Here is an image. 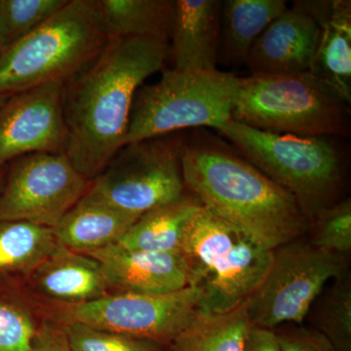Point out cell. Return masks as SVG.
<instances>
[{
    "label": "cell",
    "mask_w": 351,
    "mask_h": 351,
    "mask_svg": "<svg viewBox=\"0 0 351 351\" xmlns=\"http://www.w3.org/2000/svg\"><path fill=\"white\" fill-rule=\"evenodd\" d=\"M202 206L195 195L184 193L138 217L115 244L129 250L181 254L189 223Z\"/></svg>",
    "instance_id": "44dd1931"
},
{
    "label": "cell",
    "mask_w": 351,
    "mask_h": 351,
    "mask_svg": "<svg viewBox=\"0 0 351 351\" xmlns=\"http://www.w3.org/2000/svg\"><path fill=\"white\" fill-rule=\"evenodd\" d=\"M202 291L188 286L165 294L113 293L64 306V323L77 322L152 343H172L199 313Z\"/></svg>",
    "instance_id": "30bf717a"
},
{
    "label": "cell",
    "mask_w": 351,
    "mask_h": 351,
    "mask_svg": "<svg viewBox=\"0 0 351 351\" xmlns=\"http://www.w3.org/2000/svg\"><path fill=\"white\" fill-rule=\"evenodd\" d=\"M91 0H69L59 12L0 56V95L68 82L108 43Z\"/></svg>",
    "instance_id": "5b68a950"
},
{
    "label": "cell",
    "mask_w": 351,
    "mask_h": 351,
    "mask_svg": "<svg viewBox=\"0 0 351 351\" xmlns=\"http://www.w3.org/2000/svg\"><path fill=\"white\" fill-rule=\"evenodd\" d=\"M59 244L53 228L0 221V274H32Z\"/></svg>",
    "instance_id": "603a6c76"
},
{
    "label": "cell",
    "mask_w": 351,
    "mask_h": 351,
    "mask_svg": "<svg viewBox=\"0 0 351 351\" xmlns=\"http://www.w3.org/2000/svg\"><path fill=\"white\" fill-rule=\"evenodd\" d=\"M309 242L321 250L348 257L351 251V200L343 198L311 223Z\"/></svg>",
    "instance_id": "484cf974"
},
{
    "label": "cell",
    "mask_w": 351,
    "mask_h": 351,
    "mask_svg": "<svg viewBox=\"0 0 351 351\" xmlns=\"http://www.w3.org/2000/svg\"><path fill=\"white\" fill-rule=\"evenodd\" d=\"M32 274L39 292L68 304H84L110 294L101 263L60 242Z\"/></svg>",
    "instance_id": "e0dca14e"
},
{
    "label": "cell",
    "mask_w": 351,
    "mask_h": 351,
    "mask_svg": "<svg viewBox=\"0 0 351 351\" xmlns=\"http://www.w3.org/2000/svg\"><path fill=\"white\" fill-rule=\"evenodd\" d=\"M138 217L108 206L86 193L53 232L66 248L88 254L117 243Z\"/></svg>",
    "instance_id": "ac0fdd59"
},
{
    "label": "cell",
    "mask_w": 351,
    "mask_h": 351,
    "mask_svg": "<svg viewBox=\"0 0 351 351\" xmlns=\"http://www.w3.org/2000/svg\"><path fill=\"white\" fill-rule=\"evenodd\" d=\"M108 39L152 38L170 44L174 0H91Z\"/></svg>",
    "instance_id": "ffe728a7"
},
{
    "label": "cell",
    "mask_w": 351,
    "mask_h": 351,
    "mask_svg": "<svg viewBox=\"0 0 351 351\" xmlns=\"http://www.w3.org/2000/svg\"><path fill=\"white\" fill-rule=\"evenodd\" d=\"M4 50H5V48H4L3 43H2L1 36H0V56H1L2 53H3Z\"/></svg>",
    "instance_id": "1f68e13d"
},
{
    "label": "cell",
    "mask_w": 351,
    "mask_h": 351,
    "mask_svg": "<svg viewBox=\"0 0 351 351\" xmlns=\"http://www.w3.org/2000/svg\"><path fill=\"white\" fill-rule=\"evenodd\" d=\"M169 57L170 44L156 39H108L88 68L66 83V154L89 181L96 179L125 145L135 95Z\"/></svg>",
    "instance_id": "6da1fadb"
},
{
    "label": "cell",
    "mask_w": 351,
    "mask_h": 351,
    "mask_svg": "<svg viewBox=\"0 0 351 351\" xmlns=\"http://www.w3.org/2000/svg\"><path fill=\"white\" fill-rule=\"evenodd\" d=\"M252 326L248 302L225 313H198L172 341L173 351H243Z\"/></svg>",
    "instance_id": "7402d4cb"
},
{
    "label": "cell",
    "mask_w": 351,
    "mask_h": 351,
    "mask_svg": "<svg viewBox=\"0 0 351 351\" xmlns=\"http://www.w3.org/2000/svg\"><path fill=\"white\" fill-rule=\"evenodd\" d=\"M36 330L27 309L0 298V351H31Z\"/></svg>",
    "instance_id": "83f0119b"
},
{
    "label": "cell",
    "mask_w": 351,
    "mask_h": 351,
    "mask_svg": "<svg viewBox=\"0 0 351 351\" xmlns=\"http://www.w3.org/2000/svg\"><path fill=\"white\" fill-rule=\"evenodd\" d=\"M181 162L186 191L265 248L276 250L308 232L295 198L221 138L203 130L184 137Z\"/></svg>",
    "instance_id": "7a4b0ae2"
},
{
    "label": "cell",
    "mask_w": 351,
    "mask_h": 351,
    "mask_svg": "<svg viewBox=\"0 0 351 351\" xmlns=\"http://www.w3.org/2000/svg\"><path fill=\"white\" fill-rule=\"evenodd\" d=\"M0 176H1V175H0Z\"/></svg>",
    "instance_id": "836d02e7"
},
{
    "label": "cell",
    "mask_w": 351,
    "mask_h": 351,
    "mask_svg": "<svg viewBox=\"0 0 351 351\" xmlns=\"http://www.w3.org/2000/svg\"><path fill=\"white\" fill-rule=\"evenodd\" d=\"M320 27L309 73L351 103L350 0H301Z\"/></svg>",
    "instance_id": "9a60e30c"
},
{
    "label": "cell",
    "mask_w": 351,
    "mask_h": 351,
    "mask_svg": "<svg viewBox=\"0 0 351 351\" xmlns=\"http://www.w3.org/2000/svg\"><path fill=\"white\" fill-rule=\"evenodd\" d=\"M181 255L189 286L202 291L199 311L225 313L248 301L262 285L274 250L202 206L189 223Z\"/></svg>",
    "instance_id": "277c9868"
},
{
    "label": "cell",
    "mask_w": 351,
    "mask_h": 351,
    "mask_svg": "<svg viewBox=\"0 0 351 351\" xmlns=\"http://www.w3.org/2000/svg\"><path fill=\"white\" fill-rule=\"evenodd\" d=\"M69 0H0V36L4 48L38 29Z\"/></svg>",
    "instance_id": "d4e9b609"
},
{
    "label": "cell",
    "mask_w": 351,
    "mask_h": 351,
    "mask_svg": "<svg viewBox=\"0 0 351 351\" xmlns=\"http://www.w3.org/2000/svg\"><path fill=\"white\" fill-rule=\"evenodd\" d=\"M85 255L101 263L115 293L165 294L189 286L188 265L180 253L129 250L112 244Z\"/></svg>",
    "instance_id": "5bb4252c"
},
{
    "label": "cell",
    "mask_w": 351,
    "mask_h": 351,
    "mask_svg": "<svg viewBox=\"0 0 351 351\" xmlns=\"http://www.w3.org/2000/svg\"><path fill=\"white\" fill-rule=\"evenodd\" d=\"M184 137L158 136L122 147L87 191L108 206L136 216L186 193L181 154Z\"/></svg>",
    "instance_id": "ba28073f"
},
{
    "label": "cell",
    "mask_w": 351,
    "mask_h": 351,
    "mask_svg": "<svg viewBox=\"0 0 351 351\" xmlns=\"http://www.w3.org/2000/svg\"><path fill=\"white\" fill-rule=\"evenodd\" d=\"M348 257L321 250L306 240L278 247L269 274L247 301L252 326L302 325L321 291L348 272Z\"/></svg>",
    "instance_id": "9c48e42d"
},
{
    "label": "cell",
    "mask_w": 351,
    "mask_h": 351,
    "mask_svg": "<svg viewBox=\"0 0 351 351\" xmlns=\"http://www.w3.org/2000/svg\"><path fill=\"white\" fill-rule=\"evenodd\" d=\"M232 119L302 137H348L350 104L311 73L240 77Z\"/></svg>",
    "instance_id": "8992f818"
},
{
    "label": "cell",
    "mask_w": 351,
    "mask_h": 351,
    "mask_svg": "<svg viewBox=\"0 0 351 351\" xmlns=\"http://www.w3.org/2000/svg\"><path fill=\"white\" fill-rule=\"evenodd\" d=\"M243 351H281L276 330L251 326L245 339Z\"/></svg>",
    "instance_id": "4dcf8cb0"
},
{
    "label": "cell",
    "mask_w": 351,
    "mask_h": 351,
    "mask_svg": "<svg viewBox=\"0 0 351 351\" xmlns=\"http://www.w3.org/2000/svg\"><path fill=\"white\" fill-rule=\"evenodd\" d=\"M219 0H177L170 57L178 71H213L218 64Z\"/></svg>",
    "instance_id": "2e32d148"
},
{
    "label": "cell",
    "mask_w": 351,
    "mask_h": 351,
    "mask_svg": "<svg viewBox=\"0 0 351 351\" xmlns=\"http://www.w3.org/2000/svg\"><path fill=\"white\" fill-rule=\"evenodd\" d=\"M320 38V27L301 0L287 7L252 46L245 66L252 75L309 73Z\"/></svg>",
    "instance_id": "4fadbf2b"
},
{
    "label": "cell",
    "mask_w": 351,
    "mask_h": 351,
    "mask_svg": "<svg viewBox=\"0 0 351 351\" xmlns=\"http://www.w3.org/2000/svg\"><path fill=\"white\" fill-rule=\"evenodd\" d=\"M306 319L338 351H351V276L332 279L311 304Z\"/></svg>",
    "instance_id": "cb8c5ba5"
},
{
    "label": "cell",
    "mask_w": 351,
    "mask_h": 351,
    "mask_svg": "<svg viewBox=\"0 0 351 351\" xmlns=\"http://www.w3.org/2000/svg\"><path fill=\"white\" fill-rule=\"evenodd\" d=\"M71 351H159L154 343L77 322L64 323Z\"/></svg>",
    "instance_id": "4316f807"
},
{
    "label": "cell",
    "mask_w": 351,
    "mask_h": 351,
    "mask_svg": "<svg viewBox=\"0 0 351 351\" xmlns=\"http://www.w3.org/2000/svg\"><path fill=\"white\" fill-rule=\"evenodd\" d=\"M217 130L295 198L309 223L341 200L346 161L337 137L269 133L233 119Z\"/></svg>",
    "instance_id": "3957f363"
},
{
    "label": "cell",
    "mask_w": 351,
    "mask_h": 351,
    "mask_svg": "<svg viewBox=\"0 0 351 351\" xmlns=\"http://www.w3.org/2000/svg\"><path fill=\"white\" fill-rule=\"evenodd\" d=\"M240 77L225 71L168 69L158 82L138 88L125 145L184 129L219 126L232 119Z\"/></svg>",
    "instance_id": "52a82bcc"
},
{
    "label": "cell",
    "mask_w": 351,
    "mask_h": 351,
    "mask_svg": "<svg viewBox=\"0 0 351 351\" xmlns=\"http://www.w3.org/2000/svg\"><path fill=\"white\" fill-rule=\"evenodd\" d=\"M90 182L66 152L19 157L0 195V221H27L54 228L86 195Z\"/></svg>",
    "instance_id": "8fae6325"
},
{
    "label": "cell",
    "mask_w": 351,
    "mask_h": 351,
    "mask_svg": "<svg viewBox=\"0 0 351 351\" xmlns=\"http://www.w3.org/2000/svg\"><path fill=\"white\" fill-rule=\"evenodd\" d=\"M8 97V95H0V105H1L3 101H5Z\"/></svg>",
    "instance_id": "d6a6232c"
},
{
    "label": "cell",
    "mask_w": 351,
    "mask_h": 351,
    "mask_svg": "<svg viewBox=\"0 0 351 351\" xmlns=\"http://www.w3.org/2000/svg\"><path fill=\"white\" fill-rule=\"evenodd\" d=\"M64 82L10 95L0 105V170L8 161L36 152L63 154L69 133L64 119Z\"/></svg>",
    "instance_id": "7c38bea8"
},
{
    "label": "cell",
    "mask_w": 351,
    "mask_h": 351,
    "mask_svg": "<svg viewBox=\"0 0 351 351\" xmlns=\"http://www.w3.org/2000/svg\"><path fill=\"white\" fill-rule=\"evenodd\" d=\"M284 0H226L221 6L218 64H246L253 44L287 8Z\"/></svg>",
    "instance_id": "d6986e66"
},
{
    "label": "cell",
    "mask_w": 351,
    "mask_h": 351,
    "mask_svg": "<svg viewBox=\"0 0 351 351\" xmlns=\"http://www.w3.org/2000/svg\"><path fill=\"white\" fill-rule=\"evenodd\" d=\"M281 351H338L326 337L313 328L285 324L276 328Z\"/></svg>",
    "instance_id": "f1b7e54d"
},
{
    "label": "cell",
    "mask_w": 351,
    "mask_h": 351,
    "mask_svg": "<svg viewBox=\"0 0 351 351\" xmlns=\"http://www.w3.org/2000/svg\"><path fill=\"white\" fill-rule=\"evenodd\" d=\"M31 351H71L63 326L44 322L36 330Z\"/></svg>",
    "instance_id": "f546056e"
}]
</instances>
